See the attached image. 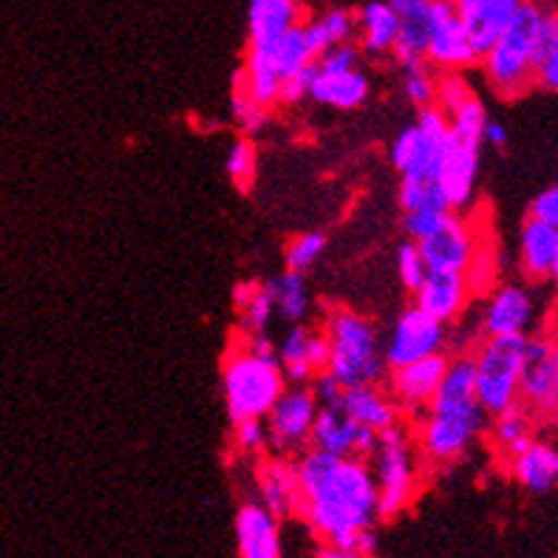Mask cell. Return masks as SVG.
<instances>
[{"instance_id": "1", "label": "cell", "mask_w": 558, "mask_h": 558, "mask_svg": "<svg viewBox=\"0 0 558 558\" xmlns=\"http://www.w3.org/2000/svg\"><path fill=\"white\" fill-rule=\"evenodd\" d=\"M298 513L326 545L372 558L377 547V482L366 460L306 451L295 465Z\"/></svg>"}, {"instance_id": "2", "label": "cell", "mask_w": 558, "mask_h": 558, "mask_svg": "<svg viewBox=\"0 0 558 558\" xmlns=\"http://www.w3.org/2000/svg\"><path fill=\"white\" fill-rule=\"evenodd\" d=\"M485 420L488 411L482 409L476 397L474 357L471 354L453 357L420 425V448L425 460L437 465L462 460L485 432Z\"/></svg>"}, {"instance_id": "3", "label": "cell", "mask_w": 558, "mask_h": 558, "mask_svg": "<svg viewBox=\"0 0 558 558\" xmlns=\"http://www.w3.org/2000/svg\"><path fill=\"white\" fill-rule=\"evenodd\" d=\"M283 389L287 375L278 361L276 343L267 332H241L221 363V391L230 420H264Z\"/></svg>"}, {"instance_id": "4", "label": "cell", "mask_w": 558, "mask_h": 558, "mask_svg": "<svg viewBox=\"0 0 558 558\" xmlns=\"http://www.w3.org/2000/svg\"><path fill=\"white\" fill-rule=\"evenodd\" d=\"M553 17L556 14L527 0L508 32L482 54L485 77L499 97L517 99L536 85V60Z\"/></svg>"}, {"instance_id": "5", "label": "cell", "mask_w": 558, "mask_h": 558, "mask_svg": "<svg viewBox=\"0 0 558 558\" xmlns=\"http://www.w3.org/2000/svg\"><path fill=\"white\" fill-rule=\"evenodd\" d=\"M324 335L329 343V375L338 377L347 389L380 383L386 372V354L372 320L354 310H332L324 324Z\"/></svg>"}, {"instance_id": "6", "label": "cell", "mask_w": 558, "mask_h": 558, "mask_svg": "<svg viewBox=\"0 0 558 558\" xmlns=\"http://www.w3.org/2000/svg\"><path fill=\"white\" fill-rule=\"evenodd\" d=\"M524 343H527V335H490L482 340L476 354H471L476 397L490 417L519 403Z\"/></svg>"}, {"instance_id": "7", "label": "cell", "mask_w": 558, "mask_h": 558, "mask_svg": "<svg viewBox=\"0 0 558 558\" xmlns=\"http://www.w3.org/2000/svg\"><path fill=\"white\" fill-rule=\"evenodd\" d=\"M375 482H377V519L389 522L400 517L414 499L417 490V462L411 448L409 432L397 423L380 432L375 451Z\"/></svg>"}, {"instance_id": "8", "label": "cell", "mask_w": 558, "mask_h": 558, "mask_svg": "<svg viewBox=\"0 0 558 558\" xmlns=\"http://www.w3.org/2000/svg\"><path fill=\"white\" fill-rule=\"evenodd\" d=\"M448 140H451V122L442 108H423L420 120L397 134L391 145V165L400 170L405 182H437Z\"/></svg>"}, {"instance_id": "9", "label": "cell", "mask_w": 558, "mask_h": 558, "mask_svg": "<svg viewBox=\"0 0 558 558\" xmlns=\"http://www.w3.org/2000/svg\"><path fill=\"white\" fill-rule=\"evenodd\" d=\"M318 409L320 403L312 386H306V383L287 386L283 395L276 400V405L264 417L272 451L283 457V453H295L310 446L312 425H315V417H318Z\"/></svg>"}, {"instance_id": "10", "label": "cell", "mask_w": 558, "mask_h": 558, "mask_svg": "<svg viewBox=\"0 0 558 558\" xmlns=\"http://www.w3.org/2000/svg\"><path fill=\"white\" fill-rule=\"evenodd\" d=\"M446 326L448 324L432 318V315L420 310V306H409V310L400 312V318L395 320L389 338L383 343L386 366L400 368L442 352L448 338Z\"/></svg>"}, {"instance_id": "11", "label": "cell", "mask_w": 558, "mask_h": 558, "mask_svg": "<svg viewBox=\"0 0 558 558\" xmlns=\"http://www.w3.org/2000/svg\"><path fill=\"white\" fill-rule=\"evenodd\" d=\"M556 368L558 352L550 332L533 335L524 343L522 361V383H519V403L531 414H556L558 395H556Z\"/></svg>"}, {"instance_id": "12", "label": "cell", "mask_w": 558, "mask_h": 558, "mask_svg": "<svg viewBox=\"0 0 558 558\" xmlns=\"http://www.w3.org/2000/svg\"><path fill=\"white\" fill-rule=\"evenodd\" d=\"M377 439H380V434L354 423L340 405H320L315 425H312L310 446L315 451L335 453V457L366 460V457H375Z\"/></svg>"}, {"instance_id": "13", "label": "cell", "mask_w": 558, "mask_h": 558, "mask_svg": "<svg viewBox=\"0 0 558 558\" xmlns=\"http://www.w3.org/2000/svg\"><path fill=\"white\" fill-rule=\"evenodd\" d=\"M480 60L474 43L468 37L465 26L457 17V9L448 0H434V28L425 49V63L442 69L448 74L468 69Z\"/></svg>"}, {"instance_id": "14", "label": "cell", "mask_w": 558, "mask_h": 558, "mask_svg": "<svg viewBox=\"0 0 558 558\" xmlns=\"http://www.w3.org/2000/svg\"><path fill=\"white\" fill-rule=\"evenodd\" d=\"M480 154L482 142L462 140V136L451 131V140H448L442 162H439L437 184L453 213L465 210L474 202L476 177H480Z\"/></svg>"}, {"instance_id": "15", "label": "cell", "mask_w": 558, "mask_h": 558, "mask_svg": "<svg viewBox=\"0 0 558 558\" xmlns=\"http://www.w3.org/2000/svg\"><path fill=\"white\" fill-rule=\"evenodd\" d=\"M476 244L480 241H476L474 227L457 213H448L434 233L417 241L420 253L428 264V272H465Z\"/></svg>"}, {"instance_id": "16", "label": "cell", "mask_w": 558, "mask_h": 558, "mask_svg": "<svg viewBox=\"0 0 558 558\" xmlns=\"http://www.w3.org/2000/svg\"><path fill=\"white\" fill-rule=\"evenodd\" d=\"M524 3L527 0H453L457 17L465 26L480 60L517 21Z\"/></svg>"}, {"instance_id": "17", "label": "cell", "mask_w": 558, "mask_h": 558, "mask_svg": "<svg viewBox=\"0 0 558 558\" xmlns=\"http://www.w3.org/2000/svg\"><path fill=\"white\" fill-rule=\"evenodd\" d=\"M448 357L446 352L432 354V357H423L417 363H409V366H400L391 372L389 377V395L400 409L417 411L428 409L434 400V395L442 386V377L448 372Z\"/></svg>"}, {"instance_id": "18", "label": "cell", "mask_w": 558, "mask_h": 558, "mask_svg": "<svg viewBox=\"0 0 558 558\" xmlns=\"http://www.w3.org/2000/svg\"><path fill=\"white\" fill-rule=\"evenodd\" d=\"M278 361H281L287 380H315V375L326 372V363H329V343H326L324 329L315 332V329H306L304 324L292 326L278 347Z\"/></svg>"}, {"instance_id": "19", "label": "cell", "mask_w": 558, "mask_h": 558, "mask_svg": "<svg viewBox=\"0 0 558 558\" xmlns=\"http://www.w3.org/2000/svg\"><path fill=\"white\" fill-rule=\"evenodd\" d=\"M391 7L400 17V32L391 54L403 69L423 65L434 28V0H391Z\"/></svg>"}, {"instance_id": "20", "label": "cell", "mask_w": 558, "mask_h": 558, "mask_svg": "<svg viewBox=\"0 0 558 558\" xmlns=\"http://www.w3.org/2000/svg\"><path fill=\"white\" fill-rule=\"evenodd\" d=\"M536 320V301L524 287L508 283L499 287L488 298L485 315H482V332L490 335H527V329Z\"/></svg>"}, {"instance_id": "21", "label": "cell", "mask_w": 558, "mask_h": 558, "mask_svg": "<svg viewBox=\"0 0 558 558\" xmlns=\"http://www.w3.org/2000/svg\"><path fill=\"white\" fill-rule=\"evenodd\" d=\"M471 295L474 292L468 287L465 272H428L414 292V306L442 324H453L465 312Z\"/></svg>"}, {"instance_id": "22", "label": "cell", "mask_w": 558, "mask_h": 558, "mask_svg": "<svg viewBox=\"0 0 558 558\" xmlns=\"http://www.w3.org/2000/svg\"><path fill=\"white\" fill-rule=\"evenodd\" d=\"M301 23L298 0H250L247 51H267Z\"/></svg>"}, {"instance_id": "23", "label": "cell", "mask_w": 558, "mask_h": 558, "mask_svg": "<svg viewBox=\"0 0 558 558\" xmlns=\"http://www.w3.org/2000/svg\"><path fill=\"white\" fill-rule=\"evenodd\" d=\"M235 538L241 558H281L278 519L262 502L241 505L235 513Z\"/></svg>"}, {"instance_id": "24", "label": "cell", "mask_w": 558, "mask_h": 558, "mask_svg": "<svg viewBox=\"0 0 558 558\" xmlns=\"http://www.w3.org/2000/svg\"><path fill=\"white\" fill-rule=\"evenodd\" d=\"M310 97L326 108L352 111V108L366 102L368 77L361 69H347V71L320 69L318 60H315V77H312Z\"/></svg>"}, {"instance_id": "25", "label": "cell", "mask_w": 558, "mask_h": 558, "mask_svg": "<svg viewBox=\"0 0 558 558\" xmlns=\"http://www.w3.org/2000/svg\"><path fill=\"white\" fill-rule=\"evenodd\" d=\"M558 250V230L538 219H527L519 235V264L531 281H547L553 278Z\"/></svg>"}, {"instance_id": "26", "label": "cell", "mask_w": 558, "mask_h": 558, "mask_svg": "<svg viewBox=\"0 0 558 558\" xmlns=\"http://www.w3.org/2000/svg\"><path fill=\"white\" fill-rule=\"evenodd\" d=\"M340 409L347 411L354 423L366 425V428H372L377 434L400 423V405L391 400V395L377 389V383L352 386V389L343 391Z\"/></svg>"}, {"instance_id": "27", "label": "cell", "mask_w": 558, "mask_h": 558, "mask_svg": "<svg viewBox=\"0 0 558 558\" xmlns=\"http://www.w3.org/2000/svg\"><path fill=\"white\" fill-rule=\"evenodd\" d=\"M247 60H255V63H267L269 69L276 71L278 80L292 77L295 71L306 69L318 60V51L312 49L310 37H306V26L304 23H298L292 26L281 40L267 51H247Z\"/></svg>"}, {"instance_id": "28", "label": "cell", "mask_w": 558, "mask_h": 558, "mask_svg": "<svg viewBox=\"0 0 558 558\" xmlns=\"http://www.w3.org/2000/svg\"><path fill=\"white\" fill-rule=\"evenodd\" d=\"M510 471L524 490L547 494L558 485V446L533 439L531 446L510 460Z\"/></svg>"}, {"instance_id": "29", "label": "cell", "mask_w": 558, "mask_h": 558, "mask_svg": "<svg viewBox=\"0 0 558 558\" xmlns=\"http://www.w3.org/2000/svg\"><path fill=\"white\" fill-rule=\"evenodd\" d=\"M354 17H357L361 46L368 54H389V51H395L400 17H397L391 0H372Z\"/></svg>"}, {"instance_id": "30", "label": "cell", "mask_w": 558, "mask_h": 558, "mask_svg": "<svg viewBox=\"0 0 558 558\" xmlns=\"http://www.w3.org/2000/svg\"><path fill=\"white\" fill-rule=\"evenodd\" d=\"M258 494L262 505L276 519L290 517L298 510V474L295 465L283 460H272L258 471Z\"/></svg>"}, {"instance_id": "31", "label": "cell", "mask_w": 558, "mask_h": 558, "mask_svg": "<svg viewBox=\"0 0 558 558\" xmlns=\"http://www.w3.org/2000/svg\"><path fill=\"white\" fill-rule=\"evenodd\" d=\"M235 310H239L241 329L247 335L267 332V326L272 324L276 315V298L269 292L267 283L258 281H244L235 287Z\"/></svg>"}, {"instance_id": "32", "label": "cell", "mask_w": 558, "mask_h": 558, "mask_svg": "<svg viewBox=\"0 0 558 558\" xmlns=\"http://www.w3.org/2000/svg\"><path fill=\"white\" fill-rule=\"evenodd\" d=\"M490 439L508 460H513L533 442V414L522 403L510 405L502 414H494Z\"/></svg>"}, {"instance_id": "33", "label": "cell", "mask_w": 558, "mask_h": 558, "mask_svg": "<svg viewBox=\"0 0 558 558\" xmlns=\"http://www.w3.org/2000/svg\"><path fill=\"white\" fill-rule=\"evenodd\" d=\"M267 287L272 292V298H276V310L281 312V318H287L290 324H304L312 304L304 272L287 269L283 276L267 281Z\"/></svg>"}, {"instance_id": "34", "label": "cell", "mask_w": 558, "mask_h": 558, "mask_svg": "<svg viewBox=\"0 0 558 558\" xmlns=\"http://www.w3.org/2000/svg\"><path fill=\"white\" fill-rule=\"evenodd\" d=\"M304 26L312 49L318 51V57L326 49L340 46V43H352V37L357 35V17L349 9H329V12H324L312 23H304Z\"/></svg>"}, {"instance_id": "35", "label": "cell", "mask_w": 558, "mask_h": 558, "mask_svg": "<svg viewBox=\"0 0 558 558\" xmlns=\"http://www.w3.org/2000/svg\"><path fill=\"white\" fill-rule=\"evenodd\" d=\"M255 170H258V150L250 136H241L227 150V177L239 187L241 193H247L255 182Z\"/></svg>"}, {"instance_id": "36", "label": "cell", "mask_w": 558, "mask_h": 558, "mask_svg": "<svg viewBox=\"0 0 558 558\" xmlns=\"http://www.w3.org/2000/svg\"><path fill=\"white\" fill-rule=\"evenodd\" d=\"M446 117H448V122H451L453 134L462 136V140L482 142V134H485V122H488V111H485V106H482L480 97H476L474 92L468 94L460 106L453 108V111H448Z\"/></svg>"}, {"instance_id": "37", "label": "cell", "mask_w": 558, "mask_h": 558, "mask_svg": "<svg viewBox=\"0 0 558 558\" xmlns=\"http://www.w3.org/2000/svg\"><path fill=\"white\" fill-rule=\"evenodd\" d=\"M400 207L403 213L411 210H437V213H448L446 196L439 191L437 182H405L400 184Z\"/></svg>"}, {"instance_id": "38", "label": "cell", "mask_w": 558, "mask_h": 558, "mask_svg": "<svg viewBox=\"0 0 558 558\" xmlns=\"http://www.w3.org/2000/svg\"><path fill=\"white\" fill-rule=\"evenodd\" d=\"M403 71H405L403 92H405V97H409L411 106H417L420 111H423V108L437 106L439 80L434 77L432 71H428V63L414 65V69H403Z\"/></svg>"}, {"instance_id": "39", "label": "cell", "mask_w": 558, "mask_h": 558, "mask_svg": "<svg viewBox=\"0 0 558 558\" xmlns=\"http://www.w3.org/2000/svg\"><path fill=\"white\" fill-rule=\"evenodd\" d=\"M536 85L545 88V92L558 94V14L553 17L545 43H542V51H538Z\"/></svg>"}, {"instance_id": "40", "label": "cell", "mask_w": 558, "mask_h": 558, "mask_svg": "<svg viewBox=\"0 0 558 558\" xmlns=\"http://www.w3.org/2000/svg\"><path fill=\"white\" fill-rule=\"evenodd\" d=\"M326 250V235L324 233H301L298 239L290 241L287 247V269H295V272H306L310 267L318 264V258Z\"/></svg>"}, {"instance_id": "41", "label": "cell", "mask_w": 558, "mask_h": 558, "mask_svg": "<svg viewBox=\"0 0 558 558\" xmlns=\"http://www.w3.org/2000/svg\"><path fill=\"white\" fill-rule=\"evenodd\" d=\"M397 276H400V283H403L411 295L417 292V287L428 276V264H425L423 253H420L417 241H405L397 250Z\"/></svg>"}, {"instance_id": "42", "label": "cell", "mask_w": 558, "mask_h": 558, "mask_svg": "<svg viewBox=\"0 0 558 558\" xmlns=\"http://www.w3.org/2000/svg\"><path fill=\"white\" fill-rule=\"evenodd\" d=\"M465 278H468V287H471V292H474V295L488 292L490 287L496 283V255H494V250L476 244L474 255H471V262H468V267H465Z\"/></svg>"}, {"instance_id": "43", "label": "cell", "mask_w": 558, "mask_h": 558, "mask_svg": "<svg viewBox=\"0 0 558 558\" xmlns=\"http://www.w3.org/2000/svg\"><path fill=\"white\" fill-rule=\"evenodd\" d=\"M233 113L239 128L244 131V136L258 134L269 120V108H264L262 102H255L253 97H247V94L239 92V88H235V97H233Z\"/></svg>"}, {"instance_id": "44", "label": "cell", "mask_w": 558, "mask_h": 558, "mask_svg": "<svg viewBox=\"0 0 558 558\" xmlns=\"http://www.w3.org/2000/svg\"><path fill=\"white\" fill-rule=\"evenodd\" d=\"M233 446L235 451L247 453V457L262 453L269 446L264 420H239V423H233Z\"/></svg>"}, {"instance_id": "45", "label": "cell", "mask_w": 558, "mask_h": 558, "mask_svg": "<svg viewBox=\"0 0 558 558\" xmlns=\"http://www.w3.org/2000/svg\"><path fill=\"white\" fill-rule=\"evenodd\" d=\"M312 77H315V63L306 65V69H301V71H295L292 77L283 80L281 94H278V102H281V106H298V102H304V97H310Z\"/></svg>"}, {"instance_id": "46", "label": "cell", "mask_w": 558, "mask_h": 558, "mask_svg": "<svg viewBox=\"0 0 558 558\" xmlns=\"http://www.w3.org/2000/svg\"><path fill=\"white\" fill-rule=\"evenodd\" d=\"M453 213V210H448ZM448 213H437V210H411V213H403V227H405V235H409L411 241H420L425 239L428 233H434L439 225H442V219H446Z\"/></svg>"}, {"instance_id": "47", "label": "cell", "mask_w": 558, "mask_h": 558, "mask_svg": "<svg viewBox=\"0 0 558 558\" xmlns=\"http://www.w3.org/2000/svg\"><path fill=\"white\" fill-rule=\"evenodd\" d=\"M318 65L329 71L357 69V49H354L352 43H340V46H332V49H326L318 57Z\"/></svg>"}, {"instance_id": "48", "label": "cell", "mask_w": 558, "mask_h": 558, "mask_svg": "<svg viewBox=\"0 0 558 558\" xmlns=\"http://www.w3.org/2000/svg\"><path fill=\"white\" fill-rule=\"evenodd\" d=\"M312 391H315L320 405H340L347 386H343L335 375H329V372H320V375H315V380H312Z\"/></svg>"}, {"instance_id": "49", "label": "cell", "mask_w": 558, "mask_h": 558, "mask_svg": "<svg viewBox=\"0 0 558 558\" xmlns=\"http://www.w3.org/2000/svg\"><path fill=\"white\" fill-rule=\"evenodd\" d=\"M531 216L558 230V184L547 187L545 193H538L536 202L531 205Z\"/></svg>"}, {"instance_id": "50", "label": "cell", "mask_w": 558, "mask_h": 558, "mask_svg": "<svg viewBox=\"0 0 558 558\" xmlns=\"http://www.w3.org/2000/svg\"><path fill=\"white\" fill-rule=\"evenodd\" d=\"M488 142L490 148H505L508 145V128L502 122H494L488 120L485 122V134H482V145Z\"/></svg>"}, {"instance_id": "51", "label": "cell", "mask_w": 558, "mask_h": 558, "mask_svg": "<svg viewBox=\"0 0 558 558\" xmlns=\"http://www.w3.org/2000/svg\"><path fill=\"white\" fill-rule=\"evenodd\" d=\"M315 558H357V556H352V553H349V550H340V547L324 545Z\"/></svg>"}, {"instance_id": "52", "label": "cell", "mask_w": 558, "mask_h": 558, "mask_svg": "<svg viewBox=\"0 0 558 558\" xmlns=\"http://www.w3.org/2000/svg\"><path fill=\"white\" fill-rule=\"evenodd\" d=\"M553 343H556V352H558V315H556V324H553V332H550Z\"/></svg>"}, {"instance_id": "53", "label": "cell", "mask_w": 558, "mask_h": 558, "mask_svg": "<svg viewBox=\"0 0 558 558\" xmlns=\"http://www.w3.org/2000/svg\"><path fill=\"white\" fill-rule=\"evenodd\" d=\"M553 278L558 281V250H556V267H553Z\"/></svg>"}, {"instance_id": "54", "label": "cell", "mask_w": 558, "mask_h": 558, "mask_svg": "<svg viewBox=\"0 0 558 558\" xmlns=\"http://www.w3.org/2000/svg\"><path fill=\"white\" fill-rule=\"evenodd\" d=\"M556 395H558V368H556Z\"/></svg>"}, {"instance_id": "55", "label": "cell", "mask_w": 558, "mask_h": 558, "mask_svg": "<svg viewBox=\"0 0 558 558\" xmlns=\"http://www.w3.org/2000/svg\"><path fill=\"white\" fill-rule=\"evenodd\" d=\"M448 3H453V0H448Z\"/></svg>"}]
</instances>
